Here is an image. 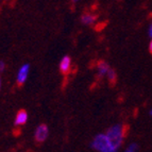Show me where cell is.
I'll use <instances>...</instances> for the list:
<instances>
[{"instance_id":"12","label":"cell","mask_w":152,"mask_h":152,"mask_svg":"<svg viewBox=\"0 0 152 152\" xmlns=\"http://www.w3.org/2000/svg\"><path fill=\"white\" fill-rule=\"evenodd\" d=\"M4 69V63L3 62H0V71H2Z\"/></svg>"},{"instance_id":"15","label":"cell","mask_w":152,"mask_h":152,"mask_svg":"<svg viewBox=\"0 0 152 152\" xmlns=\"http://www.w3.org/2000/svg\"><path fill=\"white\" fill-rule=\"evenodd\" d=\"M72 1H74V2H77V1H79V0H72Z\"/></svg>"},{"instance_id":"3","label":"cell","mask_w":152,"mask_h":152,"mask_svg":"<svg viewBox=\"0 0 152 152\" xmlns=\"http://www.w3.org/2000/svg\"><path fill=\"white\" fill-rule=\"evenodd\" d=\"M48 136V127L46 124H39L35 131V142L37 144H42L46 140Z\"/></svg>"},{"instance_id":"8","label":"cell","mask_w":152,"mask_h":152,"mask_svg":"<svg viewBox=\"0 0 152 152\" xmlns=\"http://www.w3.org/2000/svg\"><path fill=\"white\" fill-rule=\"evenodd\" d=\"M96 15H94V14H91V13H85V14H83L81 17V21L82 23H84V25H93V23L96 21Z\"/></svg>"},{"instance_id":"2","label":"cell","mask_w":152,"mask_h":152,"mask_svg":"<svg viewBox=\"0 0 152 152\" xmlns=\"http://www.w3.org/2000/svg\"><path fill=\"white\" fill-rule=\"evenodd\" d=\"M93 147L100 152H113L110 147V142L107 134H99L93 142Z\"/></svg>"},{"instance_id":"5","label":"cell","mask_w":152,"mask_h":152,"mask_svg":"<svg viewBox=\"0 0 152 152\" xmlns=\"http://www.w3.org/2000/svg\"><path fill=\"white\" fill-rule=\"evenodd\" d=\"M28 74H29V65L28 64H26V65H23V67H21L20 70H19V72H18L17 85L19 87L23 86V84L26 82L27 77H28Z\"/></svg>"},{"instance_id":"16","label":"cell","mask_w":152,"mask_h":152,"mask_svg":"<svg viewBox=\"0 0 152 152\" xmlns=\"http://www.w3.org/2000/svg\"><path fill=\"white\" fill-rule=\"evenodd\" d=\"M0 87H1V80H0Z\"/></svg>"},{"instance_id":"14","label":"cell","mask_w":152,"mask_h":152,"mask_svg":"<svg viewBox=\"0 0 152 152\" xmlns=\"http://www.w3.org/2000/svg\"><path fill=\"white\" fill-rule=\"evenodd\" d=\"M149 115H150V116H152V109L149 111Z\"/></svg>"},{"instance_id":"1","label":"cell","mask_w":152,"mask_h":152,"mask_svg":"<svg viewBox=\"0 0 152 152\" xmlns=\"http://www.w3.org/2000/svg\"><path fill=\"white\" fill-rule=\"evenodd\" d=\"M126 133H127V128L124 124H115L107 130L105 134L107 136L110 147L113 150V152H117L118 148L120 147V145L124 142Z\"/></svg>"},{"instance_id":"6","label":"cell","mask_w":152,"mask_h":152,"mask_svg":"<svg viewBox=\"0 0 152 152\" xmlns=\"http://www.w3.org/2000/svg\"><path fill=\"white\" fill-rule=\"evenodd\" d=\"M97 69H98V77L99 78H103L104 76H107L109 70L111 69L110 65L105 61H99L98 65H97Z\"/></svg>"},{"instance_id":"13","label":"cell","mask_w":152,"mask_h":152,"mask_svg":"<svg viewBox=\"0 0 152 152\" xmlns=\"http://www.w3.org/2000/svg\"><path fill=\"white\" fill-rule=\"evenodd\" d=\"M149 51H150V53L152 54V39H151V42H150V44H149Z\"/></svg>"},{"instance_id":"10","label":"cell","mask_w":152,"mask_h":152,"mask_svg":"<svg viewBox=\"0 0 152 152\" xmlns=\"http://www.w3.org/2000/svg\"><path fill=\"white\" fill-rule=\"evenodd\" d=\"M137 149H138L137 144H131L127 149L124 150V152H137Z\"/></svg>"},{"instance_id":"11","label":"cell","mask_w":152,"mask_h":152,"mask_svg":"<svg viewBox=\"0 0 152 152\" xmlns=\"http://www.w3.org/2000/svg\"><path fill=\"white\" fill-rule=\"evenodd\" d=\"M148 34H149V36L152 38V23H150V26H149V29H148Z\"/></svg>"},{"instance_id":"4","label":"cell","mask_w":152,"mask_h":152,"mask_svg":"<svg viewBox=\"0 0 152 152\" xmlns=\"http://www.w3.org/2000/svg\"><path fill=\"white\" fill-rule=\"evenodd\" d=\"M71 69V60L69 56H64L60 64V71L63 76H67Z\"/></svg>"},{"instance_id":"7","label":"cell","mask_w":152,"mask_h":152,"mask_svg":"<svg viewBox=\"0 0 152 152\" xmlns=\"http://www.w3.org/2000/svg\"><path fill=\"white\" fill-rule=\"evenodd\" d=\"M27 119H28V114L25 110H19L16 115L15 118V126H23V124L27 122Z\"/></svg>"},{"instance_id":"9","label":"cell","mask_w":152,"mask_h":152,"mask_svg":"<svg viewBox=\"0 0 152 152\" xmlns=\"http://www.w3.org/2000/svg\"><path fill=\"white\" fill-rule=\"evenodd\" d=\"M107 80H109V82H110V84L111 85H114L115 83H116V81H117V74H116V71L114 70V69H110L109 70V72H107Z\"/></svg>"}]
</instances>
